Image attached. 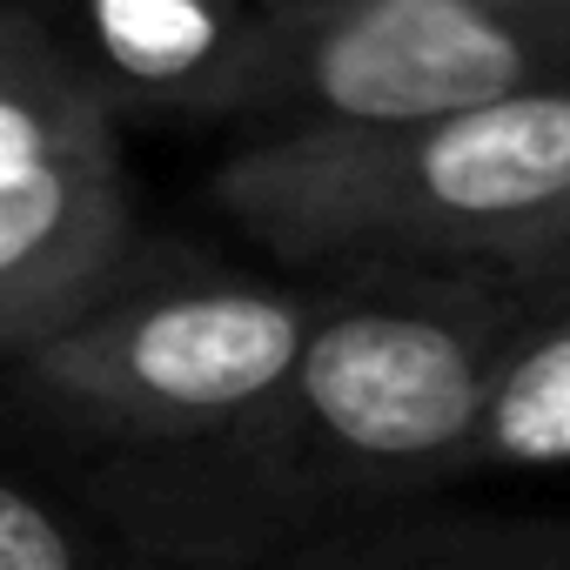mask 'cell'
Listing matches in <instances>:
<instances>
[{
    "label": "cell",
    "mask_w": 570,
    "mask_h": 570,
    "mask_svg": "<svg viewBox=\"0 0 570 570\" xmlns=\"http://www.w3.org/2000/svg\"><path fill=\"white\" fill-rule=\"evenodd\" d=\"M262 0H81L88 68L115 101L208 115Z\"/></svg>",
    "instance_id": "8992f818"
},
{
    "label": "cell",
    "mask_w": 570,
    "mask_h": 570,
    "mask_svg": "<svg viewBox=\"0 0 570 570\" xmlns=\"http://www.w3.org/2000/svg\"><path fill=\"white\" fill-rule=\"evenodd\" d=\"M262 8H316V0H262Z\"/></svg>",
    "instance_id": "7c38bea8"
},
{
    "label": "cell",
    "mask_w": 570,
    "mask_h": 570,
    "mask_svg": "<svg viewBox=\"0 0 570 570\" xmlns=\"http://www.w3.org/2000/svg\"><path fill=\"white\" fill-rule=\"evenodd\" d=\"M570 81V0H316L262 8L208 115L423 121Z\"/></svg>",
    "instance_id": "3957f363"
},
{
    "label": "cell",
    "mask_w": 570,
    "mask_h": 570,
    "mask_svg": "<svg viewBox=\"0 0 570 570\" xmlns=\"http://www.w3.org/2000/svg\"><path fill=\"white\" fill-rule=\"evenodd\" d=\"M330 289H275L235 275H188L155 289H108L95 309L14 356L21 390L121 450L181 443L235 423L296 370Z\"/></svg>",
    "instance_id": "277c9868"
},
{
    "label": "cell",
    "mask_w": 570,
    "mask_h": 570,
    "mask_svg": "<svg viewBox=\"0 0 570 570\" xmlns=\"http://www.w3.org/2000/svg\"><path fill=\"white\" fill-rule=\"evenodd\" d=\"M208 188L296 268H503L570 202V81L423 121L255 128Z\"/></svg>",
    "instance_id": "7a4b0ae2"
},
{
    "label": "cell",
    "mask_w": 570,
    "mask_h": 570,
    "mask_svg": "<svg viewBox=\"0 0 570 570\" xmlns=\"http://www.w3.org/2000/svg\"><path fill=\"white\" fill-rule=\"evenodd\" d=\"M8 8H14V0H0V14H8Z\"/></svg>",
    "instance_id": "4fadbf2b"
},
{
    "label": "cell",
    "mask_w": 570,
    "mask_h": 570,
    "mask_svg": "<svg viewBox=\"0 0 570 570\" xmlns=\"http://www.w3.org/2000/svg\"><path fill=\"white\" fill-rule=\"evenodd\" d=\"M81 155H121L115 141V95L75 55L41 28L28 8L0 14V181L41 175Z\"/></svg>",
    "instance_id": "52a82bcc"
},
{
    "label": "cell",
    "mask_w": 570,
    "mask_h": 570,
    "mask_svg": "<svg viewBox=\"0 0 570 570\" xmlns=\"http://www.w3.org/2000/svg\"><path fill=\"white\" fill-rule=\"evenodd\" d=\"M543 309L510 268H343L255 410L208 436L135 443L101 476L141 557L289 563L303 543L470 476L490 370Z\"/></svg>",
    "instance_id": "6da1fadb"
},
{
    "label": "cell",
    "mask_w": 570,
    "mask_h": 570,
    "mask_svg": "<svg viewBox=\"0 0 570 570\" xmlns=\"http://www.w3.org/2000/svg\"><path fill=\"white\" fill-rule=\"evenodd\" d=\"M135 248L121 155H81L0 181V356L55 336L108 289Z\"/></svg>",
    "instance_id": "5b68a950"
},
{
    "label": "cell",
    "mask_w": 570,
    "mask_h": 570,
    "mask_svg": "<svg viewBox=\"0 0 570 570\" xmlns=\"http://www.w3.org/2000/svg\"><path fill=\"white\" fill-rule=\"evenodd\" d=\"M517 275V289H530L537 303H570V202L503 262Z\"/></svg>",
    "instance_id": "8fae6325"
},
{
    "label": "cell",
    "mask_w": 570,
    "mask_h": 570,
    "mask_svg": "<svg viewBox=\"0 0 570 570\" xmlns=\"http://www.w3.org/2000/svg\"><path fill=\"white\" fill-rule=\"evenodd\" d=\"M309 570H570V517H410L376 510L303 543Z\"/></svg>",
    "instance_id": "ba28073f"
},
{
    "label": "cell",
    "mask_w": 570,
    "mask_h": 570,
    "mask_svg": "<svg viewBox=\"0 0 570 570\" xmlns=\"http://www.w3.org/2000/svg\"><path fill=\"white\" fill-rule=\"evenodd\" d=\"M570 470V303L530 309L490 370L470 476H543Z\"/></svg>",
    "instance_id": "9c48e42d"
},
{
    "label": "cell",
    "mask_w": 570,
    "mask_h": 570,
    "mask_svg": "<svg viewBox=\"0 0 570 570\" xmlns=\"http://www.w3.org/2000/svg\"><path fill=\"white\" fill-rule=\"evenodd\" d=\"M95 537L75 530V517L14 476H0V570H75L95 563Z\"/></svg>",
    "instance_id": "30bf717a"
}]
</instances>
